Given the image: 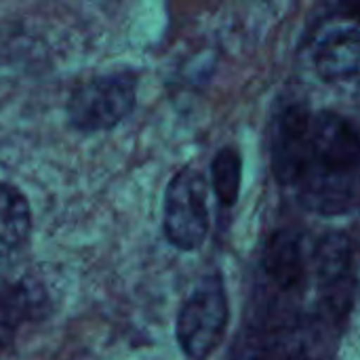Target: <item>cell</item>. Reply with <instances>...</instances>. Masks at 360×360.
<instances>
[{
  "label": "cell",
  "instance_id": "cell-2",
  "mask_svg": "<svg viewBox=\"0 0 360 360\" xmlns=\"http://www.w3.org/2000/svg\"><path fill=\"white\" fill-rule=\"evenodd\" d=\"M135 101L137 76L131 70L108 72L74 89L68 101V118L80 133L108 131L135 110Z\"/></svg>",
  "mask_w": 360,
  "mask_h": 360
},
{
  "label": "cell",
  "instance_id": "cell-5",
  "mask_svg": "<svg viewBox=\"0 0 360 360\" xmlns=\"http://www.w3.org/2000/svg\"><path fill=\"white\" fill-rule=\"evenodd\" d=\"M314 270L323 302L338 316L346 314L354 293V249L344 234L321 240L314 253Z\"/></svg>",
  "mask_w": 360,
  "mask_h": 360
},
{
  "label": "cell",
  "instance_id": "cell-14",
  "mask_svg": "<svg viewBox=\"0 0 360 360\" xmlns=\"http://www.w3.org/2000/svg\"><path fill=\"white\" fill-rule=\"evenodd\" d=\"M356 13H359V19H360V6H356Z\"/></svg>",
  "mask_w": 360,
  "mask_h": 360
},
{
  "label": "cell",
  "instance_id": "cell-12",
  "mask_svg": "<svg viewBox=\"0 0 360 360\" xmlns=\"http://www.w3.org/2000/svg\"><path fill=\"white\" fill-rule=\"evenodd\" d=\"M230 360H268L264 342L259 340V335H255V333L240 335V340H238V344H236Z\"/></svg>",
  "mask_w": 360,
  "mask_h": 360
},
{
  "label": "cell",
  "instance_id": "cell-6",
  "mask_svg": "<svg viewBox=\"0 0 360 360\" xmlns=\"http://www.w3.org/2000/svg\"><path fill=\"white\" fill-rule=\"evenodd\" d=\"M310 120L312 114L304 105L287 108L276 120L272 139V165L274 175L285 186H293L297 177L310 133Z\"/></svg>",
  "mask_w": 360,
  "mask_h": 360
},
{
  "label": "cell",
  "instance_id": "cell-11",
  "mask_svg": "<svg viewBox=\"0 0 360 360\" xmlns=\"http://www.w3.org/2000/svg\"><path fill=\"white\" fill-rule=\"evenodd\" d=\"M240 156L234 148H224L211 162V184L224 207H232L240 194Z\"/></svg>",
  "mask_w": 360,
  "mask_h": 360
},
{
  "label": "cell",
  "instance_id": "cell-8",
  "mask_svg": "<svg viewBox=\"0 0 360 360\" xmlns=\"http://www.w3.org/2000/svg\"><path fill=\"white\" fill-rule=\"evenodd\" d=\"M264 270L283 291H295L306 278V259L302 240L293 230L276 232L264 249Z\"/></svg>",
  "mask_w": 360,
  "mask_h": 360
},
{
  "label": "cell",
  "instance_id": "cell-13",
  "mask_svg": "<svg viewBox=\"0 0 360 360\" xmlns=\"http://www.w3.org/2000/svg\"><path fill=\"white\" fill-rule=\"evenodd\" d=\"M291 360H312V359H304V356H297V359H291Z\"/></svg>",
  "mask_w": 360,
  "mask_h": 360
},
{
  "label": "cell",
  "instance_id": "cell-9",
  "mask_svg": "<svg viewBox=\"0 0 360 360\" xmlns=\"http://www.w3.org/2000/svg\"><path fill=\"white\" fill-rule=\"evenodd\" d=\"M42 297L32 285L0 281V350H4L19 329L36 316Z\"/></svg>",
  "mask_w": 360,
  "mask_h": 360
},
{
  "label": "cell",
  "instance_id": "cell-10",
  "mask_svg": "<svg viewBox=\"0 0 360 360\" xmlns=\"http://www.w3.org/2000/svg\"><path fill=\"white\" fill-rule=\"evenodd\" d=\"M32 228V213L25 196L11 184L0 181V259L25 245Z\"/></svg>",
  "mask_w": 360,
  "mask_h": 360
},
{
  "label": "cell",
  "instance_id": "cell-4",
  "mask_svg": "<svg viewBox=\"0 0 360 360\" xmlns=\"http://www.w3.org/2000/svg\"><path fill=\"white\" fill-rule=\"evenodd\" d=\"M209 232L207 181L194 169L173 175L165 194V234L181 251L198 249Z\"/></svg>",
  "mask_w": 360,
  "mask_h": 360
},
{
  "label": "cell",
  "instance_id": "cell-1",
  "mask_svg": "<svg viewBox=\"0 0 360 360\" xmlns=\"http://www.w3.org/2000/svg\"><path fill=\"white\" fill-rule=\"evenodd\" d=\"M302 205L319 215H344L360 205V135L335 112L312 114L293 181Z\"/></svg>",
  "mask_w": 360,
  "mask_h": 360
},
{
  "label": "cell",
  "instance_id": "cell-3",
  "mask_svg": "<svg viewBox=\"0 0 360 360\" xmlns=\"http://www.w3.org/2000/svg\"><path fill=\"white\" fill-rule=\"evenodd\" d=\"M228 325V300L219 274H207L194 287L177 316V340L192 360H205L219 346Z\"/></svg>",
  "mask_w": 360,
  "mask_h": 360
},
{
  "label": "cell",
  "instance_id": "cell-7",
  "mask_svg": "<svg viewBox=\"0 0 360 360\" xmlns=\"http://www.w3.org/2000/svg\"><path fill=\"white\" fill-rule=\"evenodd\" d=\"M314 63L327 80H350L360 76V25L327 30L314 49Z\"/></svg>",
  "mask_w": 360,
  "mask_h": 360
}]
</instances>
